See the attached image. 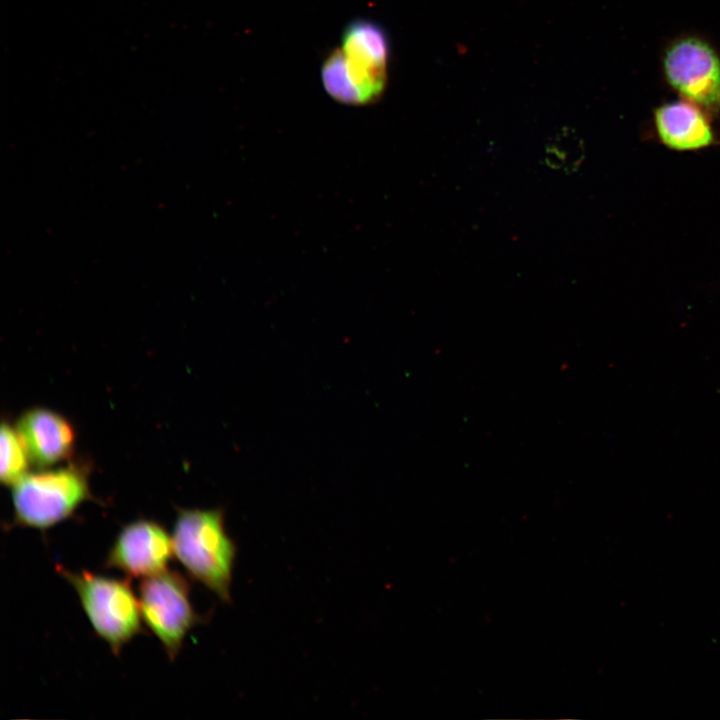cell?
<instances>
[{
	"label": "cell",
	"mask_w": 720,
	"mask_h": 720,
	"mask_svg": "<svg viewBox=\"0 0 720 720\" xmlns=\"http://www.w3.org/2000/svg\"><path fill=\"white\" fill-rule=\"evenodd\" d=\"M174 555L191 578L231 602L237 546L222 509H180L172 531Z\"/></svg>",
	"instance_id": "obj_1"
},
{
	"label": "cell",
	"mask_w": 720,
	"mask_h": 720,
	"mask_svg": "<svg viewBox=\"0 0 720 720\" xmlns=\"http://www.w3.org/2000/svg\"><path fill=\"white\" fill-rule=\"evenodd\" d=\"M57 571L76 592L97 636L108 644L115 655L143 632L139 599L127 579L87 570L70 571L59 565Z\"/></svg>",
	"instance_id": "obj_2"
},
{
	"label": "cell",
	"mask_w": 720,
	"mask_h": 720,
	"mask_svg": "<svg viewBox=\"0 0 720 720\" xmlns=\"http://www.w3.org/2000/svg\"><path fill=\"white\" fill-rule=\"evenodd\" d=\"M90 496L85 473L74 466L27 473L12 486L13 520L45 531L70 518Z\"/></svg>",
	"instance_id": "obj_3"
},
{
	"label": "cell",
	"mask_w": 720,
	"mask_h": 720,
	"mask_svg": "<svg viewBox=\"0 0 720 720\" xmlns=\"http://www.w3.org/2000/svg\"><path fill=\"white\" fill-rule=\"evenodd\" d=\"M138 599L144 623L173 661L190 630L202 621L192 605L188 581L166 569L142 579Z\"/></svg>",
	"instance_id": "obj_4"
},
{
	"label": "cell",
	"mask_w": 720,
	"mask_h": 720,
	"mask_svg": "<svg viewBox=\"0 0 720 720\" xmlns=\"http://www.w3.org/2000/svg\"><path fill=\"white\" fill-rule=\"evenodd\" d=\"M662 71L682 99L705 111H720V54L706 39L684 35L671 41L662 56Z\"/></svg>",
	"instance_id": "obj_5"
},
{
	"label": "cell",
	"mask_w": 720,
	"mask_h": 720,
	"mask_svg": "<svg viewBox=\"0 0 720 720\" xmlns=\"http://www.w3.org/2000/svg\"><path fill=\"white\" fill-rule=\"evenodd\" d=\"M173 554L172 535L165 527L154 520L138 519L121 528L105 566L129 578L144 579L165 571Z\"/></svg>",
	"instance_id": "obj_6"
},
{
	"label": "cell",
	"mask_w": 720,
	"mask_h": 720,
	"mask_svg": "<svg viewBox=\"0 0 720 720\" xmlns=\"http://www.w3.org/2000/svg\"><path fill=\"white\" fill-rule=\"evenodd\" d=\"M653 125L660 143L673 151H699L716 141L709 113L682 98L657 106Z\"/></svg>",
	"instance_id": "obj_7"
},
{
	"label": "cell",
	"mask_w": 720,
	"mask_h": 720,
	"mask_svg": "<svg viewBox=\"0 0 720 720\" xmlns=\"http://www.w3.org/2000/svg\"><path fill=\"white\" fill-rule=\"evenodd\" d=\"M15 428L30 461L40 468L59 463L72 454L74 430L63 416L52 410L30 409L18 419Z\"/></svg>",
	"instance_id": "obj_8"
},
{
	"label": "cell",
	"mask_w": 720,
	"mask_h": 720,
	"mask_svg": "<svg viewBox=\"0 0 720 720\" xmlns=\"http://www.w3.org/2000/svg\"><path fill=\"white\" fill-rule=\"evenodd\" d=\"M321 78L331 97L349 105L372 103L382 95L385 88L353 67L341 49L333 51L324 61Z\"/></svg>",
	"instance_id": "obj_9"
},
{
	"label": "cell",
	"mask_w": 720,
	"mask_h": 720,
	"mask_svg": "<svg viewBox=\"0 0 720 720\" xmlns=\"http://www.w3.org/2000/svg\"><path fill=\"white\" fill-rule=\"evenodd\" d=\"M342 52L362 68L387 73L389 41L384 29L369 20H356L343 33Z\"/></svg>",
	"instance_id": "obj_10"
},
{
	"label": "cell",
	"mask_w": 720,
	"mask_h": 720,
	"mask_svg": "<svg viewBox=\"0 0 720 720\" xmlns=\"http://www.w3.org/2000/svg\"><path fill=\"white\" fill-rule=\"evenodd\" d=\"M0 446L1 482L12 487L28 473L31 461L16 428L8 423H2Z\"/></svg>",
	"instance_id": "obj_11"
}]
</instances>
